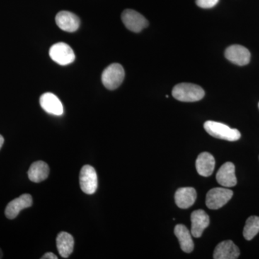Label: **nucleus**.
Segmentation results:
<instances>
[{
    "label": "nucleus",
    "mask_w": 259,
    "mask_h": 259,
    "mask_svg": "<svg viewBox=\"0 0 259 259\" xmlns=\"http://www.w3.org/2000/svg\"><path fill=\"white\" fill-rule=\"evenodd\" d=\"M42 259H58V257L56 256L54 253L49 252V253H46L41 257Z\"/></svg>",
    "instance_id": "obj_22"
},
{
    "label": "nucleus",
    "mask_w": 259,
    "mask_h": 259,
    "mask_svg": "<svg viewBox=\"0 0 259 259\" xmlns=\"http://www.w3.org/2000/svg\"><path fill=\"white\" fill-rule=\"evenodd\" d=\"M56 23L61 30L73 32L79 29L80 20L76 15L71 12L61 11L56 15Z\"/></svg>",
    "instance_id": "obj_12"
},
{
    "label": "nucleus",
    "mask_w": 259,
    "mask_h": 259,
    "mask_svg": "<svg viewBox=\"0 0 259 259\" xmlns=\"http://www.w3.org/2000/svg\"><path fill=\"white\" fill-rule=\"evenodd\" d=\"M49 167L45 162L38 161L32 163L29 168L28 175L31 182L39 183L47 180L49 175Z\"/></svg>",
    "instance_id": "obj_19"
},
{
    "label": "nucleus",
    "mask_w": 259,
    "mask_h": 259,
    "mask_svg": "<svg viewBox=\"0 0 259 259\" xmlns=\"http://www.w3.org/2000/svg\"><path fill=\"white\" fill-rule=\"evenodd\" d=\"M216 180L218 184L225 187H233L237 185L236 168L231 162H227L218 170Z\"/></svg>",
    "instance_id": "obj_11"
},
{
    "label": "nucleus",
    "mask_w": 259,
    "mask_h": 259,
    "mask_svg": "<svg viewBox=\"0 0 259 259\" xmlns=\"http://www.w3.org/2000/svg\"><path fill=\"white\" fill-rule=\"evenodd\" d=\"M225 56L228 61L238 66H245L250 62V51L244 47L233 45L228 47L225 52Z\"/></svg>",
    "instance_id": "obj_9"
},
{
    "label": "nucleus",
    "mask_w": 259,
    "mask_h": 259,
    "mask_svg": "<svg viewBox=\"0 0 259 259\" xmlns=\"http://www.w3.org/2000/svg\"><path fill=\"white\" fill-rule=\"evenodd\" d=\"M240 250L233 241L221 242L216 246L213 253L214 259H236L239 257Z\"/></svg>",
    "instance_id": "obj_14"
},
{
    "label": "nucleus",
    "mask_w": 259,
    "mask_h": 259,
    "mask_svg": "<svg viewBox=\"0 0 259 259\" xmlns=\"http://www.w3.org/2000/svg\"><path fill=\"white\" fill-rule=\"evenodd\" d=\"M4 138L3 137V136L0 135V149H1L2 147H3V144H4Z\"/></svg>",
    "instance_id": "obj_23"
},
{
    "label": "nucleus",
    "mask_w": 259,
    "mask_h": 259,
    "mask_svg": "<svg viewBox=\"0 0 259 259\" xmlns=\"http://www.w3.org/2000/svg\"><path fill=\"white\" fill-rule=\"evenodd\" d=\"M79 185L84 193L93 194L98 187V178L94 167L85 165L81 168L79 175Z\"/></svg>",
    "instance_id": "obj_6"
},
{
    "label": "nucleus",
    "mask_w": 259,
    "mask_h": 259,
    "mask_svg": "<svg viewBox=\"0 0 259 259\" xmlns=\"http://www.w3.org/2000/svg\"><path fill=\"white\" fill-rule=\"evenodd\" d=\"M126 28L134 32H140L148 26V21L141 13L134 10H125L121 15Z\"/></svg>",
    "instance_id": "obj_7"
},
{
    "label": "nucleus",
    "mask_w": 259,
    "mask_h": 259,
    "mask_svg": "<svg viewBox=\"0 0 259 259\" xmlns=\"http://www.w3.org/2000/svg\"><path fill=\"white\" fill-rule=\"evenodd\" d=\"M32 204V196L29 194H22L18 198L13 199L8 203L5 208V216L10 220L15 219L20 211L31 207Z\"/></svg>",
    "instance_id": "obj_8"
},
{
    "label": "nucleus",
    "mask_w": 259,
    "mask_h": 259,
    "mask_svg": "<svg viewBox=\"0 0 259 259\" xmlns=\"http://www.w3.org/2000/svg\"><path fill=\"white\" fill-rule=\"evenodd\" d=\"M233 195V191L229 189L221 187L212 189L206 196V205L210 209L221 208L231 200Z\"/></svg>",
    "instance_id": "obj_4"
},
{
    "label": "nucleus",
    "mask_w": 259,
    "mask_h": 259,
    "mask_svg": "<svg viewBox=\"0 0 259 259\" xmlns=\"http://www.w3.org/2000/svg\"><path fill=\"white\" fill-rule=\"evenodd\" d=\"M49 56L53 61L62 66L71 64L75 60L74 51L68 44L63 42L53 45L49 51Z\"/></svg>",
    "instance_id": "obj_5"
},
{
    "label": "nucleus",
    "mask_w": 259,
    "mask_h": 259,
    "mask_svg": "<svg viewBox=\"0 0 259 259\" xmlns=\"http://www.w3.org/2000/svg\"><path fill=\"white\" fill-rule=\"evenodd\" d=\"M196 168L200 176H211L214 171L215 161L212 154L209 153H201L196 160Z\"/></svg>",
    "instance_id": "obj_16"
},
{
    "label": "nucleus",
    "mask_w": 259,
    "mask_h": 259,
    "mask_svg": "<svg viewBox=\"0 0 259 259\" xmlns=\"http://www.w3.org/2000/svg\"><path fill=\"white\" fill-rule=\"evenodd\" d=\"M42 108L51 115L61 116L64 114V106L60 100L53 93H44L40 98Z\"/></svg>",
    "instance_id": "obj_13"
},
{
    "label": "nucleus",
    "mask_w": 259,
    "mask_h": 259,
    "mask_svg": "<svg viewBox=\"0 0 259 259\" xmlns=\"http://www.w3.org/2000/svg\"><path fill=\"white\" fill-rule=\"evenodd\" d=\"M259 233V217L250 216L247 219L243 229V236L247 241H250Z\"/></svg>",
    "instance_id": "obj_20"
},
{
    "label": "nucleus",
    "mask_w": 259,
    "mask_h": 259,
    "mask_svg": "<svg viewBox=\"0 0 259 259\" xmlns=\"http://www.w3.org/2000/svg\"><path fill=\"white\" fill-rule=\"evenodd\" d=\"M3 251H2L1 248H0V258H3Z\"/></svg>",
    "instance_id": "obj_24"
},
{
    "label": "nucleus",
    "mask_w": 259,
    "mask_h": 259,
    "mask_svg": "<svg viewBox=\"0 0 259 259\" xmlns=\"http://www.w3.org/2000/svg\"><path fill=\"white\" fill-rule=\"evenodd\" d=\"M175 234L178 238L182 250L185 253H191L194 250V242L188 228L182 224H179L175 227Z\"/></svg>",
    "instance_id": "obj_17"
},
{
    "label": "nucleus",
    "mask_w": 259,
    "mask_h": 259,
    "mask_svg": "<svg viewBox=\"0 0 259 259\" xmlns=\"http://www.w3.org/2000/svg\"><path fill=\"white\" fill-rule=\"evenodd\" d=\"M219 0H196V4L199 8L203 9H209L215 6Z\"/></svg>",
    "instance_id": "obj_21"
},
{
    "label": "nucleus",
    "mask_w": 259,
    "mask_h": 259,
    "mask_svg": "<svg viewBox=\"0 0 259 259\" xmlns=\"http://www.w3.org/2000/svg\"><path fill=\"white\" fill-rule=\"evenodd\" d=\"M203 89L191 83H181L172 90V95L181 102H194L199 101L204 97Z\"/></svg>",
    "instance_id": "obj_1"
},
{
    "label": "nucleus",
    "mask_w": 259,
    "mask_h": 259,
    "mask_svg": "<svg viewBox=\"0 0 259 259\" xmlns=\"http://www.w3.org/2000/svg\"><path fill=\"white\" fill-rule=\"evenodd\" d=\"M125 78V71L122 65L112 64L104 70L102 81L104 86L109 90H116L122 84Z\"/></svg>",
    "instance_id": "obj_3"
},
{
    "label": "nucleus",
    "mask_w": 259,
    "mask_h": 259,
    "mask_svg": "<svg viewBox=\"0 0 259 259\" xmlns=\"http://www.w3.org/2000/svg\"><path fill=\"white\" fill-rule=\"evenodd\" d=\"M56 246L61 256L68 258L74 250V238L66 232H61L56 238Z\"/></svg>",
    "instance_id": "obj_18"
},
{
    "label": "nucleus",
    "mask_w": 259,
    "mask_h": 259,
    "mask_svg": "<svg viewBox=\"0 0 259 259\" xmlns=\"http://www.w3.org/2000/svg\"><path fill=\"white\" fill-rule=\"evenodd\" d=\"M204 128L207 134L218 139L236 141L241 137V133L238 130L231 128L229 126L215 121L209 120L204 122Z\"/></svg>",
    "instance_id": "obj_2"
},
{
    "label": "nucleus",
    "mask_w": 259,
    "mask_h": 259,
    "mask_svg": "<svg viewBox=\"0 0 259 259\" xmlns=\"http://www.w3.org/2000/svg\"><path fill=\"white\" fill-rule=\"evenodd\" d=\"M258 107H259V103H258Z\"/></svg>",
    "instance_id": "obj_25"
},
{
    "label": "nucleus",
    "mask_w": 259,
    "mask_h": 259,
    "mask_svg": "<svg viewBox=\"0 0 259 259\" xmlns=\"http://www.w3.org/2000/svg\"><path fill=\"white\" fill-rule=\"evenodd\" d=\"M191 222L192 228L191 233L194 238H200L203 231L208 227L209 224V218L202 209H197L194 211L191 214Z\"/></svg>",
    "instance_id": "obj_10"
},
{
    "label": "nucleus",
    "mask_w": 259,
    "mask_h": 259,
    "mask_svg": "<svg viewBox=\"0 0 259 259\" xmlns=\"http://www.w3.org/2000/svg\"><path fill=\"white\" fill-rule=\"evenodd\" d=\"M175 202L181 209L192 207L197 199V192L193 187H182L177 190L175 196Z\"/></svg>",
    "instance_id": "obj_15"
}]
</instances>
